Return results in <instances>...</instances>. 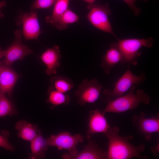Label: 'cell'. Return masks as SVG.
I'll list each match as a JSON object with an SVG mask.
<instances>
[{
    "label": "cell",
    "instance_id": "1",
    "mask_svg": "<svg viewBox=\"0 0 159 159\" xmlns=\"http://www.w3.org/2000/svg\"><path fill=\"white\" fill-rule=\"evenodd\" d=\"M119 128L117 126L111 127L104 133L108 140L107 159H130L137 158L146 159V155H142L140 153L145 150V145L140 144L138 146L131 144L129 140L133 139L129 135L122 137L119 134Z\"/></svg>",
    "mask_w": 159,
    "mask_h": 159
},
{
    "label": "cell",
    "instance_id": "2",
    "mask_svg": "<svg viewBox=\"0 0 159 159\" xmlns=\"http://www.w3.org/2000/svg\"><path fill=\"white\" fill-rule=\"evenodd\" d=\"M135 85H132L127 94L108 102L103 112L105 113H121L135 108L141 103L148 104L150 100V96L141 90H138L135 93Z\"/></svg>",
    "mask_w": 159,
    "mask_h": 159
},
{
    "label": "cell",
    "instance_id": "3",
    "mask_svg": "<svg viewBox=\"0 0 159 159\" xmlns=\"http://www.w3.org/2000/svg\"><path fill=\"white\" fill-rule=\"evenodd\" d=\"M117 39L118 42L115 44L122 55L123 60L122 64L126 63L135 66L138 64V58L142 54L139 51L140 49L142 47L151 48L154 42L152 37L147 39Z\"/></svg>",
    "mask_w": 159,
    "mask_h": 159
},
{
    "label": "cell",
    "instance_id": "4",
    "mask_svg": "<svg viewBox=\"0 0 159 159\" xmlns=\"http://www.w3.org/2000/svg\"><path fill=\"white\" fill-rule=\"evenodd\" d=\"M127 64V70L117 82L113 90L106 89L103 92L104 97L108 102L123 95L132 85H139L146 80L145 73L136 75L131 71L130 64Z\"/></svg>",
    "mask_w": 159,
    "mask_h": 159
},
{
    "label": "cell",
    "instance_id": "5",
    "mask_svg": "<svg viewBox=\"0 0 159 159\" xmlns=\"http://www.w3.org/2000/svg\"><path fill=\"white\" fill-rule=\"evenodd\" d=\"M87 7L90 11L87 17L91 24L96 28L111 34L117 39L109 19L111 12L108 4L101 5L94 2L88 4Z\"/></svg>",
    "mask_w": 159,
    "mask_h": 159
},
{
    "label": "cell",
    "instance_id": "6",
    "mask_svg": "<svg viewBox=\"0 0 159 159\" xmlns=\"http://www.w3.org/2000/svg\"><path fill=\"white\" fill-rule=\"evenodd\" d=\"M84 138L81 134L72 135L69 132L64 131L52 135L46 140L49 146L55 147L59 150H66L69 153L74 154L78 152L77 147L83 141Z\"/></svg>",
    "mask_w": 159,
    "mask_h": 159
},
{
    "label": "cell",
    "instance_id": "7",
    "mask_svg": "<svg viewBox=\"0 0 159 159\" xmlns=\"http://www.w3.org/2000/svg\"><path fill=\"white\" fill-rule=\"evenodd\" d=\"M102 88L103 86L96 79L84 80L75 92L77 103L83 105L94 102L99 98Z\"/></svg>",
    "mask_w": 159,
    "mask_h": 159
},
{
    "label": "cell",
    "instance_id": "8",
    "mask_svg": "<svg viewBox=\"0 0 159 159\" xmlns=\"http://www.w3.org/2000/svg\"><path fill=\"white\" fill-rule=\"evenodd\" d=\"M15 39L11 45L6 49L3 60L4 65L10 67L14 62L22 60L26 55L33 53L28 46L22 44L21 41L22 32L17 30L14 32Z\"/></svg>",
    "mask_w": 159,
    "mask_h": 159
},
{
    "label": "cell",
    "instance_id": "9",
    "mask_svg": "<svg viewBox=\"0 0 159 159\" xmlns=\"http://www.w3.org/2000/svg\"><path fill=\"white\" fill-rule=\"evenodd\" d=\"M132 121L138 132L147 141L151 140L153 133L159 132L158 115L147 118L145 113L142 112L139 115H134Z\"/></svg>",
    "mask_w": 159,
    "mask_h": 159
},
{
    "label": "cell",
    "instance_id": "10",
    "mask_svg": "<svg viewBox=\"0 0 159 159\" xmlns=\"http://www.w3.org/2000/svg\"><path fill=\"white\" fill-rule=\"evenodd\" d=\"M18 24H22V34L26 40L37 39L41 33L37 13L35 12L22 14Z\"/></svg>",
    "mask_w": 159,
    "mask_h": 159
},
{
    "label": "cell",
    "instance_id": "11",
    "mask_svg": "<svg viewBox=\"0 0 159 159\" xmlns=\"http://www.w3.org/2000/svg\"><path fill=\"white\" fill-rule=\"evenodd\" d=\"M88 140V144L81 152L74 154L65 153L63 159H107V152L104 151L91 138Z\"/></svg>",
    "mask_w": 159,
    "mask_h": 159
},
{
    "label": "cell",
    "instance_id": "12",
    "mask_svg": "<svg viewBox=\"0 0 159 159\" xmlns=\"http://www.w3.org/2000/svg\"><path fill=\"white\" fill-rule=\"evenodd\" d=\"M105 114L103 111L98 109L90 112L87 133V139L91 138L96 133H104L107 131L110 126L105 117Z\"/></svg>",
    "mask_w": 159,
    "mask_h": 159
},
{
    "label": "cell",
    "instance_id": "13",
    "mask_svg": "<svg viewBox=\"0 0 159 159\" xmlns=\"http://www.w3.org/2000/svg\"><path fill=\"white\" fill-rule=\"evenodd\" d=\"M61 55L58 46L47 49L41 54L40 58L46 66L45 72L48 75L56 74L60 66Z\"/></svg>",
    "mask_w": 159,
    "mask_h": 159
},
{
    "label": "cell",
    "instance_id": "14",
    "mask_svg": "<svg viewBox=\"0 0 159 159\" xmlns=\"http://www.w3.org/2000/svg\"><path fill=\"white\" fill-rule=\"evenodd\" d=\"M19 75L10 67L3 65L0 70V90L10 96Z\"/></svg>",
    "mask_w": 159,
    "mask_h": 159
},
{
    "label": "cell",
    "instance_id": "15",
    "mask_svg": "<svg viewBox=\"0 0 159 159\" xmlns=\"http://www.w3.org/2000/svg\"><path fill=\"white\" fill-rule=\"evenodd\" d=\"M123 60L122 54L115 46V43L110 44V48L103 55L100 66L105 72L109 74L112 69L118 63L122 64Z\"/></svg>",
    "mask_w": 159,
    "mask_h": 159
},
{
    "label": "cell",
    "instance_id": "16",
    "mask_svg": "<svg viewBox=\"0 0 159 159\" xmlns=\"http://www.w3.org/2000/svg\"><path fill=\"white\" fill-rule=\"evenodd\" d=\"M15 128L18 131L19 138L30 142L36 137L40 132L36 125L25 120L18 122L15 125Z\"/></svg>",
    "mask_w": 159,
    "mask_h": 159
},
{
    "label": "cell",
    "instance_id": "17",
    "mask_svg": "<svg viewBox=\"0 0 159 159\" xmlns=\"http://www.w3.org/2000/svg\"><path fill=\"white\" fill-rule=\"evenodd\" d=\"M32 158L42 159L45 156V152L49 147L46 139L43 136L40 131L31 142Z\"/></svg>",
    "mask_w": 159,
    "mask_h": 159
},
{
    "label": "cell",
    "instance_id": "18",
    "mask_svg": "<svg viewBox=\"0 0 159 159\" xmlns=\"http://www.w3.org/2000/svg\"><path fill=\"white\" fill-rule=\"evenodd\" d=\"M79 16L69 8L60 16L53 26L59 30H62L67 28L69 24L77 22Z\"/></svg>",
    "mask_w": 159,
    "mask_h": 159
},
{
    "label": "cell",
    "instance_id": "19",
    "mask_svg": "<svg viewBox=\"0 0 159 159\" xmlns=\"http://www.w3.org/2000/svg\"><path fill=\"white\" fill-rule=\"evenodd\" d=\"M69 0H57L51 16H47L45 21L54 26L60 16L68 8Z\"/></svg>",
    "mask_w": 159,
    "mask_h": 159
},
{
    "label": "cell",
    "instance_id": "20",
    "mask_svg": "<svg viewBox=\"0 0 159 159\" xmlns=\"http://www.w3.org/2000/svg\"><path fill=\"white\" fill-rule=\"evenodd\" d=\"M50 82L51 87L54 89L64 93L70 90L74 86L72 80L65 77H53L50 79Z\"/></svg>",
    "mask_w": 159,
    "mask_h": 159
},
{
    "label": "cell",
    "instance_id": "21",
    "mask_svg": "<svg viewBox=\"0 0 159 159\" xmlns=\"http://www.w3.org/2000/svg\"><path fill=\"white\" fill-rule=\"evenodd\" d=\"M48 101L51 104L55 106L67 105L70 101L69 96L58 91L51 86L48 91Z\"/></svg>",
    "mask_w": 159,
    "mask_h": 159
},
{
    "label": "cell",
    "instance_id": "22",
    "mask_svg": "<svg viewBox=\"0 0 159 159\" xmlns=\"http://www.w3.org/2000/svg\"><path fill=\"white\" fill-rule=\"evenodd\" d=\"M11 102L6 96V94L0 90V117L11 115L15 112Z\"/></svg>",
    "mask_w": 159,
    "mask_h": 159
},
{
    "label": "cell",
    "instance_id": "23",
    "mask_svg": "<svg viewBox=\"0 0 159 159\" xmlns=\"http://www.w3.org/2000/svg\"><path fill=\"white\" fill-rule=\"evenodd\" d=\"M57 0H36L31 7L32 10L49 8L54 5Z\"/></svg>",
    "mask_w": 159,
    "mask_h": 159
},
{
    "label": "cell",
    "instance_id": "24",
    "mask_svg": "<svg viewBox=\"0 0 159 159\" xmlns=\"http://www.w3.org/2000/svg\"><path fill=\"white\" fill-rule=\"evenodd\" d=\"M8 132H4L2 135L0 134V147L10 151H13L14 150L13 146L9 142L8 139Z\"/></svg>",
    "mask_w": 159,
    "mask_h": 159
},
{
    "label": "cell",
    "instance_id": "25",
    "mask_svg": "<svg viewBox=\"0 0 159 159\" xmlns=\"http://www.w3.org/2000/svg\"><path fill=\"white\" fill-rule=\"evenodd\" d=\"M128 5L130 8L133 11L135 16L139 14L141 12L140 9L137 7L135 5V2L137 0H122ZM147 1L148 0H142Z\"/></svg>",
    "mask_w": 159,
    "mask_h": 159
},
{
    "label": "cell",
    "instance_id": "26",
    "mask_svg": "<svg viewBox=\"0 0 159 159\" xmlns=\"http://www.w3.org/2000/svg\"><path fill=\"white\" fill-rule=\"evenodd\" d=\"M6 4V2L5 1H2L0 2V18H3L4 15L1 12V9L3 7H5Z\"/></svg>",
    "mask_w": 159,
    "mask_h": 159
},
{
    "label": "cell",
    "instance_id": "27",
    "mask_svg": "<svg viewBox=\"0 0 159 159\" xmlns=\"http://www.w3.org/2000/svg\"><path fill=\"white\" fill-rule=\"evenodd\" d=\"M152 150V151L153 153L155 155H158V153H159V143L155 147H152L150 149Z\"/></svg>",
    "mask_w": 159,
    "mask_h": 159
},
{
    "label": "cell",
    "instance_id": "28",
    "mask_svg": "<svg viewBox=\"0 0 159 159\" xmlns=\"http://www.w3.org/2000/svg\"><path fill=\"white\" fill-rule=\"evenodd\" d=\"M6 52V50H3L1 47H0V59L4 57Z\"/></svg>",
    "mask_w": 159,
    "mask_h": 159
},
{
    "label": "cell",
    "instance_id": "29",
    "mask_svg": "<svg viewBox=\"0 0 159 159\" xmlns=\"http://www.w3.org/2000/svg\"><path fill=\"white\" fill-rule=\"evenodd\" d=\"M88 3V4L93 3L95 2L96 0H83Z\"/></svg>",
    "mask_w": 159,
    "mask_h": 159
},
{
    "label": "cell",
    "instance_id": "30",
    "mask_svg": "<svg viewBox=\"0 0 159 159\" xmlns=\"http://www.w3.org/2000/svg\"><path fill=\"white\" fill-rule=\"evenodd\" d=\"M2 66H0V70H1V68Z\"/></svg>",
    "mask_w": 159,
    "mask_h": 159
}]
</instances>
